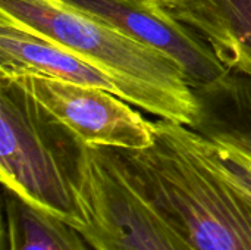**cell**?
<instances>
[{
  "label": "cell",
  "mask_w": 251,
  "mask_h": 250,
  "mask_svg": "<svg viewBox=\"0 0 251 250\" xmlns=\"http://www.w3.org/2000/svg\"><path fill=\"white\" fill-rule=\"evenodd\" d=\"M4 250H96L74 224L3 187Z\"/></svg>",
  "instance_id": "9"
},
{
  "label": "cell",
  "mask_w": 251,
  "mask_h": 250,
  "mask_svg": "<svg viewBox=\"0 0 251 250\" xmlns=\"http://www.w3.org/2000/svg\"><path fill=\"white\" fill-rule=\"evenodd\" d=\"M66 4L172 56L187 72L193 88L229 74L212 49L194 32L143 0H62Z\"/></svg>",
  "instance_id": "6"
},
{
  "label": "cell",
  "mask_w": 251,
  "mask_h": 250,
  "mask_svg": "<svg viewBox=\"0 0 251 250\" xmlns=\"http://www.w3.org/2000/svg\"><path fill=\"white\" fill-rule=\"evenodd\" d=\"M13 81L88 147L138 150L154 143L156 124L112 91L43 77Z\"/></svg>",
  "instance_id": "5"
},
{
  "label": "cell",
  "mask_w": 251,
  "mask_h": 250,
  "mask_svg": "<svg viewBox=\"0 0 251 250\" xmlns=\"http://www.w3.org/2000/svg\"><path fill=\"white\" fill-rule=\"evenodd\" d=\"M87 146L16 81L0 77V178L4 189L76 227Z\"/></svg>",
  "instance_id": "3"
},
{
  "label": "cell",
  "mask_w": 251,
  "mask_h": 250,
  "mask_svg": "<svg viewBox=\"0 0 251 250\" xmlns=\"http://www.w3.org/2000/svg\"><path fill=\"white\" fill-rule=\"evenodd\" d=\"M0 77H43L104 88L118 94L115 83L65 46L0 15ZM119 96V94H118Z\"/></svg>",
  "instance_id": "8"
},
{
  "label": "cell",
  "mask_w": 251,
  "mask_h": 250,
  "mask_svg": "<svg viewBox=\"0 0 251 250\" xmlns=\"http://www.w3.org/2000/svg\"><path fill=\"white\" fill-rule=\"evenodd\" d=\"M0 15L51 38L101 71L132 106L188 128L197 122L196 91L185 69L168 53L62 0H0Z\"/></svg>",
  "instance_id": "2"
},
{
  "label": "cell",
  "mask_w": 251,
  "mask_h": 250,
  "mask_svg": "<svg viewBox=\"0 0 251 250\" xmlns=\"http://www.w3.org/2000/svg\"><path fill=\"white\" fill-rule=\"evenodd\" d=\"M143 1H147V0H143Z\"/></svg>",
  "instance_id": "10"
},
{
  "label": "cell",
  "mask_w": 251,
  "mask_h": 250,
  "mask_svg": "<svg viewBox=\"0 0 251 250\" xmlns=\"http://www.w3.org/2000/svg\"><path fill=\"white\" fill-rule=\"evenodd\" d=\"M78 227L96 250H193L121 172L106 147H88Z\"/></svg>",
  "instance_id": "4"
},
{
  "label": "cell",
  "mask_w": 251,
  "mask_h": 250,
  "mask_svg": "<svg viewBox=\"0 0 251 250\" xmlns=\"http://www.w3.org/2000/svg\"><path fill=\"white\" fill-rule=\"evenodd\" d=\"M215 53L229 71L251 78V0H147Z\"/></svg>",
  "instance_id": "7"
},
{
  "label": "cell",
  "mask_w": 251,
  "mask_h": 250,
  "mask_svg": "<svg viewBox=\"0 0 251 250\" xmlns=\"http://www.w3.org/2000/svg\"><path fill=\"white\" fill-rule=\"evenodd\" d=\"M146 149H109L128 181L193 250H251V200L197 149L193 130L159 119Z\"/></svg>",
  "instance_id": "1"
}]
</instances>
